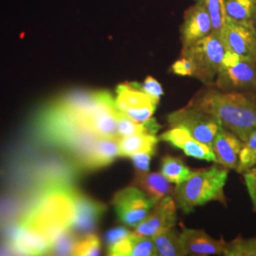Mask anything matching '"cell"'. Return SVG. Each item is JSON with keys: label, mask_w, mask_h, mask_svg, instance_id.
Segmentation results:
<instances>
[{"label": "cell", "mask_w": 256, "mask_h": 256, "mask_svg": "<svg viewBox=\"0 0 256 256\" xmlns=\"http://www.w3.org/2000/svg\"><path fill=\"white\" fill-rule=\"evenodd\" d=\"M160 138L153 134L140 133L126 137L120 138V156H130L138 152H149L155 154L156 147Z\"/></svg>", "instance_id": "cell-20"}, {"label": "cell", "mask_w": 256, "mask_h": 256, "mask_svg": "<svg viewBox=\"0 0 256 256\" xmlns=\"http://www.w3.org/2000/svg\"><path fill=\"white\" fill-rule=\"evenodd\" d=\"M140 88L152 99V101L154 102L156 104L160 102V98L164 93L160 82L156 80L152 76H147L146 80L140 84Z\"/></svg>", "instance_id": "cell-31"}, {"label": "cell", "mask_w": 256, "mask_h": 256, "mask_svg": "<svg viewBox=\"0 0 256 256\" xmlns=\"http://www.w3.org/2000/svg\"><path fill=\"white\" fill-rule=\"evenodd\" d=\"M132 185L137 186L156 202L173 192V186L162 173L136 171Z\"/></svg>", "instance_id": "cell-18"}, {"label": "cell", "mask_w": 256, "mask_h": 256, "mask_svg": "<svg viewBox=\"0 0 256 256\" xmlns=\"http://www.w3.org/2000/svg\"><path fill=\"white\" fill-rule=\"evenodd\" d=\"M153 155L154 154L149 153V152H138V153H135V154L130 156L129 158H131L136 171L149 172L150 162H151V158Z\"/></svg>", "instance_id": "cell-33"}, {"label": "cell", "mask_w": 256, "mask_h": 256, "mask_svg": "<svg viewBox=\"0 0 256 256\" xmlns=\"http://www.w3.org/2000/svg\"><path fill=\"white\" fill-rule=\"evenodd\" d=\"M243 144L244 142L236 134L221 126L212 146L216 155V162L226 169L236 170Z\"/></svg>", "instance_id": "cell-14"}, {"label": "cell", "mask_w": 256, "mask_h": 256, "mask_svg": "<svg viewBox=\"0 0 256 256\" xmlns=\"http://www.w3.org/2000/svg\"><path fill=\"white\" fill-rule=\"evenodd\" d=\"M226 19L254 24L256 16V0H226Z\"/></svg>", "instance_id": "cell-24"}, {"label": "cell", "mask_w": 256, "mask_h": 256, "mask_svg": "<svg viewBox=\"0 0 256 256\" xmlns=\"http://www.w3.org/2000/svg\"><path fill=\"white\" fill-rule=\"evenodd\" d=\"M180 239L184 256H224L226 242L214 239L202 230L183 228Z\"/></svg>", "instance_id": "cell-12"}, {"label": "cell", "mask_w": 256, "mask_h": 256, "mask_svg": "<svg viewBox=\"0 0 256 256\" xmlns=\"http://www.w3.org/2000/svg\"><path fill=\"white\" fill-rule=\"evenodd\" d=\"M212 24L210 14L200 1L187 10L184 14L182 26V46H187L194 42L210 34Z\"/></svg>", "instance_id": "cell-13"}, {"label": "cell", "mask_w": 256, "mask_h": 256, "mask_svg": "<svg viewBox=\"0 0 256 256\" xmlns=\"http://www.w3.org/2000/svg\"><path fill=\"white\" fill-rule=\"evenodd\" d=\"M9 246L14 252L25 256H43L52 252V245L46 240L21 225L14 230Z\"/></svg>", "instance_id": "cell-17"}, {"label": "cell", "mask_w": 256, "mask_h": 256, "mask_svg": "<svg viewBox=\"0 0 256 256\" xmlns=\"http://www.w3.org/2000/svg\"><path fill=\"white\" fill-rule=\"evenodd\" d=\"M78 192L66 180L48 182L19 225L44 238L54 250L56 241L72 229Z\"/></svg>", "instance_id": "cell-2"}, {"label": "cell", "mask_w": 256, "mask_h": 256, "mask_svg": "<svg viewBox=\"0 0 256 256\" xmlns=\"http://www.w3.org/2000/svg\"><path fill=\"white\" fill-rule=\"evenodd\" d=\"M132 232L129 230L124 228V227H117L114 229H111L106 234V246L108 247L110 245L116 243L117 241L120 240L122 238L128 236L131 234Z\"/></svg>", "instance_id": "cell-35"}, {"label": "cell", "mask_w": 256, "mask_h": 256, "mask_svg": "<svg viewBox=\"0 0 256 256\" xmlns=\"http://www.w3.org/2000/svg\"><path fill=\"white\" fill-rule=\"evenodd\" d=\"M243 58L241 56H239L238 54L227 50L224 57L222 59V63H221V70H227L230 68L238 64V62H240Z\"/></svg>", "instance_id": "cell-36"}, {"label": "cell", "mask_w": 256, "mask_h": 256, "mask_svg": "<svg viewBox=\"0 0 256 256\" xmlns=\"http://www.w3.org/2000/svg\"><path fill=\"white\" fill-rule=\"evenodd\" d=\"M227 48L220 34L212 32L210 34L182 46V55L191 59L194 66V77L206 86L212 84L221 70V63Z\"/></svg>", "instance_id": "cell-5"}, {"label": "cell", "mask_w": 256, "mask_h": 256, "mask_svg": "<svg viewBox=\"0 0 256 256\" xmlns=\"http://www.w3.org/2000/svg\"><path fill=\"white\" fill-rule=\"evenodd\" d=\"M220 37L227 48L243 59L256 62V30L254 24L226 19Z\"/></svg>", "instance_id": "cell-9"}, {"label": "cell", "mask_w": 256, "mask_h": 256, "mask_svg": "<svg viewBox=\"0 0 256 256\" xmlns=\"http://www.w3.org/2000/svg\"><path fill=\"white\" fill-rule=\"evenodd\" d=\"M170 128H182L187 130L196 140L212 146L216 135L221 124L209 113L186 106L167 116Z\"/></svg>", "instance_id": "cell-6"}, {"label": "cell", "mask_w": 256, "mask_h": 256, "mask_svg": "<svg viewBox=\"0 0 256 256\" xmlns=\"http://www.w3.org/2000/svg\"><path fill=\"white\" fill-rule=\"evenodd\" d=\"M152 239L154 241L158 256H184L180 232L174 229V227L160 232Z\"/></svg>", "instance_id": "cell-21"}, {"label": "cell", "mask_w": 256, "mask_h": 256, "mask_svg": "<svg viewBox=\"0 0 256 256\" xmlns=\"http://www.w3.org/2000/svg\"><path fill=\"white\" fill-rule=\"evenodd\" d=\"M172 146L182 149L184 154L188 156L216 162V155L212 148L194 138L191 134L183 128L174 131L172 136Z\"/></svg>", "instance_id": "cell-19"}, {"label": "cell", "mask_w": 256, "mask_h": 256, "mask_svg": "<svg viewBox=\"0 0 256 256\" xmlns=\"http://www.w3.org/2000/svg\"><path fill=\"white\" fill-rule=\"evenodd\" d=\"M118 112L108 92H74L44 112L40 130L46 140L70 152L77 164L96 140L119 138Z\"/></svg>", "instance_id": "cell-1"}, {"label": "cell", "mask_w": 256, "mask_h": 256, "mask_svg": "<svg viewBox=\"0 0 256 256\" xmlns=\"http://www.w3.org/2000/svg\"><path fill=\"white\" fill-rule=\"evenodd\" d=\"M156 202L132 184L116 192L112 200L120 221L131 228H135L144 220Z\"/></svg>", "instance_id": "cell-7"}, {"label": "cell", "mask_w": 256, "mask_h": 256, "mask_svg": "<svg viewBox=\"0 0 256 256\" xmlns=\"http://www.w3.org/2000/svg\"><path fill=\"white\" fill-rule=\"evenodd\" d=\"M256 165V130L254 131L244 142L239 154L238 173H245Z\"/></svg>", "instance_id": "cell-26"}, {"label": "cell", "mask_w": 256, "mask_h": 256, "mask_svg": "<svg viewBox=\"0 0 256 256\" xmlns=\"http://www.w3.org/2000/svg\"><path fill=\"white\" fill-rule=\"evenodd\" d=\"M212 86L223 92H256V62L242 59L220 70Z\"/></svg>", "instance_id": "cell-11"}, {"label": "cell", "mask_w": 256, "mask_h": 256, "mask_svg": "<svg viewBox=\"0 0 256 256\" xmlns=\"http://www.w3.org/2000/svg\"><path fill=\"white\" fill-rule=\"evenodd\" d=\"M254 28H256V18H254Z\"/></svg>", "instance_id": "cell-37"}, {"label": "cell", "mask_w": 256, "mask_h": 256, "mask_svg": "<svg viewBox=\"0 0 256 256\" xmlns=\"http://www.w3.org/2000/svg\"><path fill=\"white\" fill-rule=\"evenodd\" d=\"M244 180L250 198L252 202L254 210L256 212V166H254L244 173Z\"/></svg>", "instance_id": "cell-34"}, {"label": "cell", "mask_w": 256, "mask_h": 256, "mask_svg": "<svg viewBox=\"0 0 256 256\" xmlns=\"http://www.w3.org/2000/svg\"><path fill=\"white\" fill-rule=\"evenodd\" d=\"M228 178V169L221 165L198 169L186 182L176 185L174 198L178 208L190 214L196 207L210 202L226 205L224 187Z\"/></svg>", "instance_id": "cell-4"}, {"label": "cell", "mask_w": 256, "mask_h": 256, "mask_svg": "<svg viewBox=\"0 0 256 256\" xmlns=\"http://www.w3.org/2000/svg\"><path fill=\"white\" fill-rule=\"evenodd\" d=\"M196 171L186 166L180 158L167 155L162 158L160 173L168 182L176 185L189 180Z\"/></svg>", "instance_id": "cell-22"}, {"label": "cell", "mask_w": 256, "mask_h": 256, "mask_svg": "<svg viewBox=\"0 0 256 256\" xmlns=\"http://www.w3.org/2000/svg\"><path fill=\"white\" fill-rule=\"evenodd\" d=\"M188 106L209 113L242 142L256 130V92H223L210 84Z\"/></svg>", "instance_id": "cell-3"}, {"label": "cell", "mask_w": 256, "mask_h": 256, "mask_svg": "<svg viewBox=\"0 0 256 256\" xmlns=\"http://www.w3.org/2000/svg\"><path fill=\"white\" fill-rule=\"evenodd\" d=\"M135 234L132 232L128 236L122 238L116 243L112 244L108 247V254L111 256H130L133 242H134Z\"/></svg>", "instance_id": "cell-30"}, {"label": "cell", "mask_w": 256, "mask_h": 256, "mask_svg": "<svg viewBox=\"0 0 256 256\" xmlns=\"http://www.w3.org/2000/svg\"><path fill=\"white\" fill-rule=\"evenodd\" d=\"M170 72L180 76H189L194 77V66L190 58L182 55L180 59L174 61L171 66Z\"/></svg>", "instance_id": "cell-32"}, {"label": "cell", "mask_w": 256, "mask_h": 256, "mask_svg": "<svg viewBox=\"0 0 256 256\" xmlns=\"http://www.w3.org/2000/svg\"><path fill=\"white\" fill-rule=\"evenodd\" d=\"M176 203L173 196H167L156 203L144 220L134 228V232L146 238H153L165 229L176 224Z\"/></svg>", "instance_id": "cell-10"}, {"label": "cell", "mask_w": 256, "mask_h": 256, "mask_svg": "<svg viewBox=\"0 0 256 256\" xmlns=\"http://www.w3.org/2000/svg\"><path fill=\"white\" fill-rule=\"evenodd\" d=\"M106 210V206L102 202L78 192L77 210L72 229L86 234H90L96 228Z\"/></svg>", "instance_id": "cell-16"}, {"label": "cell", "mask_w": 256, "mask_h": 256, "mask_svg": "<svg viewBox=\"0 0 256 256\" xmlns=\"http://www.w3.org/2000/svg\"><path fill=\"white\" fill-rule=\"evenodd\" d=\"M200 1L210 14L212 32L220 34L226 23V0H196Z\"/></svg>", "instance_id": "cell-25"}, {"label": "cell", "mask_w": 256, "mask_h": 256, "mask_svg": "<svg viewBox=\"0 0 256 256\" xmlns=\"http://www.w3.org/2000/svg\"><path fill=\"white\" fill-rule=\"evenodd\" d=\"M119 138H100L77 162V166L86 170L104 168L112 164L119 156Z\"/></svg>", "instance_id": "cell-15"}, {"label": "cell", "mask_w": 256, "mask_h": 256, "mask_svg": "<svg viewBox=\"0 0 256 256\" xmlns=\"http://www.w3.org/2000/svg\"><path fill=\"white\" fill-rule=\"evenodd\" d=\"M224 256H256V236L248 239L238 236L234 239L226 244Z\"/></svg>", "instance_id": "cell-28"}, {"label": "cell", "mask_w": 256, "mask_h": 256, "mask_svg": "<svg viewBox=\"0 0 256 256\" xmlns=\"http://www.w3.org/2000/svg\"><path fill=\"white\" fill-rule=\"evenodd\" d=\"M116 106L124 114L137 122L151 119L156 106L138 82L120 84L116 88Z\"/></svg>", "instance_id": "cell-8"}, {"label": "cell", "mask_w": 256, "mask_h": 256, "mask_svg": "<svg viewBox=\"0 0 256 256\" xmlns=\"http://www.w3.org/2000/svg\"><path fill=\"white\" fill-rule=\"evenodd\" d=\"M130 256H158V252L152 238L140 236L135 234Z\"/></svg>", "instance_id": "cell-29"}, {"label": "cell", "mask_w": 256, "mask_h": 256, "mask_svg": "<svg viewBox=\"0 0 256 256\" xmlns=\"http://www.w3.org/2000/svg\"><path fill=\"white\" fill-rule=\"evenodd\" d=\"M117 126H118L119 138L134 135V134H140V133L156 135V132L162 128L158 124L156 120L153 117L144 122H137L130 119L120 110L117 116Z\"/></svg>", "instance_id": "cell-23"}, {"label": "cell", "mask_w": 256, "mask_h": 256, "mask_svg": "<svg viewBox=\"0 0 256 256\" xmlns=\"http://www.w3.org/2000/svg\"><path fill=\"white\" fill-rule=\"evenodd\" d=\"M101 252V241L94 234H86L84 238H77L74 243L72 256H99Z\"/></svg>", "instance_id": "cell-27"}]
</instances>
